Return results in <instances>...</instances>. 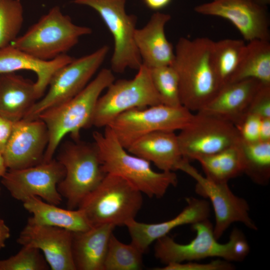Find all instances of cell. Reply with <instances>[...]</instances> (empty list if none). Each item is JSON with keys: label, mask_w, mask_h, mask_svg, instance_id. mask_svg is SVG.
<instances>
[{"label": "cell", "mask_w": 270, "mask_h": 270, "mask_svg": "<svg viewBox=\"0 0 270 270\" xmlns=\"http://www.w3.org/2000/svg\"><path fill=\"white\" fill-rule=\"evenodd\" d=\"M214 42L182 37L176 46L172 66L178 76L182 105L191 112L202 110L221 88L212 60Z\"/></svg>", "instance_id": "1"}, {"label": "cell", "mask_w": 270, "mask_h": 270, "mask_svg": "<svg viewBox=\"0 0 270 270\" xmlns=\"http://www.w3.org/2000/svg\"><path fill=\"white\" fill-rule=\"evenodd\" d=\"M114 80L112 70L103 68L74 98L45 110L38 116L46 124L48 133V142L42 162L54 158L65 136L70 134L74 140H78L80 130L92 126L96 102L102 92Z\"/></svg>", "instance_id": "2"}, {"label": "cell", "mask_w": 270, "mask_h": 270, "mask_svg": "<svg viewBox=\"0 0 270 270\" xmlns=\"http://www.w3.org/2000/svg\"><path fill=\"white\" fill-rule=\"evenodd\" d=\"M104 128V133L94 132L92 137L106 174L123 178L149 198H160L176 185L174 172L154 171L150 162L128 152L110 127Z\"/></svg>", "instance_id": "3"}, {"label": "cell", "mask_w": 270, "mask_h": 270, "mask_svg": "<svg viewBox=\"0 0 270 270\" xmlns=\"http://www.w3.org/2000/svg\"><path fill=\"white\" fill-rule=\"evenodd\" d=\"M196 236L189 243L181 244L168 235L156 241L154 256L166 264L218 257L228 262H240L250 252L244 233L237 228L232 231L228 241L220 244L216 238L208 219L192 224Z\"/></svg>", "instance_id": "4"}, {"label": "cell", "mask_w": 270, "mask_h": 270, "mask_svg": "<svg viewBox=\"0 0 270 270\" xmlns=\"http://www.w3.org/2000/svg\"><path fill=\"white\" fill-rule=\"evenodd\" d=\"M56 160L65 171L58 191L66 199L68 208L76 209L107 174L98 148L94 142H68L61 148Z\"/></svg>", "instance_id": "5"}, {"label": "cell", "mask_w": 270, "mask_h": 270, "mask_svg": "<svg viewBox=\"0 0 270 270\" xmlns=\"http://www.w3.org/2000/svg\"><path fill=\"white\" fill-rule=\"evenodd\" d=\"M142 194L123 178L107 174L78 208L84 212L92 226H126L135 219L141 208Z\"/></svg>", "instance_id": "6"}, {"label": "cell", "mask_w": 270, "mask_h": 270, "mask_svg": "<svg viewBox=\"0 0 270 270\" xmlns=\"http://www.w3.org/2000/svg\"><path fill=\"white\" fill-rule=\"evenodd\" d=\"M92 30L74 24L58 6L52 8L11 45L39 59L53 60L74 47Z\"/></svg>", "instance_id": "7"}, {"label": "cell", "mask_w": 270, "mask_h": 270, "mask_svg": "<svg viewBox=\"0 0 270 270\" xmlns=\"http://www.w3.org/2000/svg\"><path fill=\"white\" fill-rule=\"evenodd\" d=\"M98 98L92 125L105 128L121 114L135 108L162 104L152 82L150 70L142 64L130 80H115Z\"/></svg>", "instance_id": "8"}, {"label": "cell", "mask_w": 270, "mask_h": 270, "mask_svg": "<svg viewBox=\"0 0 270 270\" xmlns=\"http://www.w3.org/2000/svg\"><path fill=\"white\" fill-rule=\"evenodd\" d=\"M194 116L191 111L182 106L173 107L159 104L126 111L108 126L127 150L135 141L148 134L182 130L190 122Z\"/></svg>", "instance_id": "9"}, {"label": "cell", "mask_w": 270, "mask_h": 270, "mask_svg": "<svg viewBox=\"0 0 270 270\" xmlns=\"http://www.w3.org/2000/svg\"><path fill=\"white\" fill-rule=\"evenodd\" d=\"M109 52L104 45L92 53L74 58L59 68L52 76L46 93L38 100L23 119L38 118L45 110L74 98L90 82Z\"/></svg>", "instance_id": "10"}, {"label": "cell", "mask_w": 270, "mask_h": 270, "mask_svg": "<svg viewBox=\"0 0 270 270\" xmlns=\"http://www.w3.org/2000/svg\"><path fill=\"white\" fill-rule=\"evenodd\" d=\"M126 0H74L78 4L88 6L100 16L114 39L111 70L122 73L127 68L138 70L142 61L136 48L134 34L137 18L128 14Z\"/></svg>", "instance_id": "11"}, {"label": "cell", "mask_w": 270, "mask_h": 270, "mask_svg": "<svg viewBox=\"0 0 270 270\" xmlns=\"http://www.w3.org/2000/svg\"><path fill=\"white\" fill-rule=\"evenodd\" d=\"M177 137L182 157L189 162L220 152L240 140L234 124L200 112Z\"/></svg>", "instance_id": "12"}, {"label": "cell", "mask_w": 270, "mask_h": 270, "mask_svg": "<svg viewBox=\"0 0 270 270\" xmlns=\"http://www.w3.org/2000/svg\"><path fill=\"white\" fill-rule=\"evenodd\" d=\"M178 170L185 172L195 180V191L197 194L210 200L215 216L214 233L218 240L230 226L236 222H241L251 230L257 229L250 216L248 202L235 195L228 183H219L210 180L200 174L186 159L182 161Z\"/></svg>", "instance_id": "13"}, {"label": "cell", "mask_w": 270, "mask_h": 270, "mask_svg": "<svg viewBox=\"0 0 270 270\" xmlns=\"http://www.w3.org/2000/svg\"><path fill=\"white\" fill-rule=\"evenodd\" d=\"M64 174V166L53 158L26 168L8 169L0 182L10 196L18 201L23 202L30 197L36 196L58 206L62 197L58 191V185Z\"/></svg>", "instance_id": "14"}, {"label": "cell", "mask_w": 270, "mask_h": 270, "mask_svg": "<svg viewBox=\"0 0 270 270\" xmlns=\"http://www.w3.org/2000/svg\"><path fill=\"white\" fill-rule=\"evenodd\" d=\"M194 10L200 14L230 21L248 42L270 41V20L267 8L252 0H213L196 6Z\"/></svg>", "instance_id": "15"}, {"label": "cell", "mask_w": 270, "mask_h": 270, "mask_svg": "<svg viewBox=\"0 0 270 270\" xmlns=\"http://www.w3.org/2000/svg\"><path fill=\"white\" fill-rule=\"evenodd\" d=\"M48 142V128L40 119L14 122L2 154L8 169L24 168L42 162Z\"/></svg>", "instance_id": "16"}, {"label": "cell", "mask_w": 270, "mask_h": 270, "mask_svg": "<svg viewBox=\"0 0 270 270\" xmlns=\"http://www.w3.org/2000/svg\"><path fill=\"white\" fill-rule=\"evenodd\" d=\"M73 232L40 224L28 218L16 240L22 246L39 250L52 270H76L72 254Z\"/></svg>", "instance_id": "17"}, {"label": "cell", "mask_w": 270, "mask_h": 270, "mask_svg": "<svg viewBox=\"0 0 270 270\" xmlns=\"http://www.w3.org/2000/svg\"><path fill=\"white\" fill-rule=\"evenodd\" d=\"M187 205L174 218L159 223L138 222L136 219L126 226L131 238V243L143 254L157 240L168 234L173 229L182 225H192L208 219L210 208L208 201L194 197L186 200Z\"/></svg>", "instance_id": "18"}, {"label": "cell", "mask_w": 270, "mask_h": 270, "mask_svg": "<svg viewBox=\"0 0 270 270\" xmlns=\"http://www.w3.org/2000/svg\"><path fill=\"white\" fill-rule=\"evenodd\" d=\"M170 19L169 14L157 12L144 27L135 30L134 42L142 64L150 69L173 63L174 50L165 34Z\"/></svg>", "instance_id": "19"}, {"label": "cell", "mask_w": 270, "mask_h": 270, "mask_svg": "<svg viewBox=\"0 0 270 270\" xmlns=\"http://www.w3.org/2000/svg\"><path fill=\"white\" fill-rule=\"evenodd\" d=\"M262 84L254 78L226 84L198 112L224 119L236 125L246 114L254 96Z\"/></svg>", "instance_id": "20"}, {"label": "cell", "mask_w": 270, "mask_h": 270, "mask_svg": "<svg viewBox=\"0 0 270 270\" xmlns=\"http://www.w3.org/2000/svg\"><path fill=\"white\" fill-rule=\"evenodd\" d=\"M74 58L64 54L52 60H42L10 44L0 49V74L20 70L34 72L36 76L35 84L40 99L55 72Z\"/></svg>", "instance_id": "21"}, {"label": "cell", "mask_w": 270, "mask_h": 270, "mask_svg": "<svg viewBox=\"0 0 270 270\" xmlns=\"http://www.w3.org/2000/svg\"><path fill=\"white\" fill-rule=\"evenodd\" d=\"M127 150L152 162L163 172L178 170L184 159L174 132L158 131L146 134L135 141Z\"/></svg>", "instance_id": "22"}, {"label": "cell", "mask_w": 270, "mask_h": 270, "mask_svg": "<svg viewBox=\"0 0 270 270\" xmlns=\"http://www.w3.org/2000/svg\"><path fill=\"white\" fill-rule=\"evenodd\" d=\"M115 227L105 224L73 232L72 254L76 270H103L110 239Z\"/></svg>", "instance_id": "23"}, {"label": "cell", "mask_w": 270, "mask_h": 270, "mask_svg": "<svg viewBox=\"0 0 270 270\" xmlns=\"http://www.w3.org/2000/svg\"><path fill=\"white\" fill-rule=\"evenodd\" d=\"M38 100L35 82L14 72L0 74V116L18 121Z\"/></svg>", "instance_id": "24"}, {"label": "cell", "mask_w": 270, "mask_h": 270, "mask_svg": "<svg viewBox=\"0 0 270 270\" xmlns=\"http://www.w3.org/2000/svg\"><path fill=\"white\" fill-rule=\"evenodd\" d=\"M22 202L24 208L32 214L30 218L36 223L74 232L85 231L92 227L79 208H62L36 196L30 197Z\"/></svg>", "instance_id": "25"}, {"label": "cell", "mask_w": 270, "mask_h": 270, "mask_svg": "<svg viewBox=\"0 0 270 270\" xmlns=\"http://www.w3.org/2000/svg\"><path fill=\"white\" fill-rule=\"evenodd\" d=\"M248 78L270 84V41L256 40L248 42L240 64L227 84Z\"/></svg>", "instance_id": "26"}, {"label": "cell", "mask_w": 270, "mask_h": 270, "mask_svg": "<svg viewBox=\"0 0 270 270\" xmlns=\"http://www.w3.org/2000/svg\"><path fill=\"white\" fill-rule=\"evenodd\" d=\"M238 142L218 152L196 160L201 165L206 178L216 182L228 183L230 179L243 173Z\"/></svg>", "instance_id": "27"}, {"label": "cell", "mask_w": 270, "mask_h": 270, "mask_svg": "<svg viewBox=\"0 0 270 270\" xmlns=\"http://www.w3.org/2000/svg\"><path fill=\"white\" fill-rule=\"evenodd\" d=\"M243 173L254 183L264 186L270 180V142H238Z\"/></svg>", "instance_id": "28"}, {"label": "cell", "mask_w": 270, "mask_h": 270, "mask_svg": "<svg viewBox=\"0 0 270 270\" xmlns=\"http://www.w3.org/2000/svg\"><path fill=\"white\" fill-rule=\"evenodd\" d=\"M246 45L241 40L226 38L214 42L212 60L221 87L228 83L236 70Z\"/></svg>", "instance_id": "29"}, {"label": "cell", "mask_w": 270, "mask_h": 270, "mask_svg": "<svg viewBox=\"0 0 270 270\" xmlns=\"http://www.w3.org/2000/svg\"><path fill=\"white\" fill-rule=\"evenodd\" d=\"M143 253L131 242L124 244L112 234L110 239L103 270H140Z\"/></svg>", "instance_id": "30"}, {"label": "cell", "mask_w": 270, "mask_h": 270, "mask_svg": "<svg viewBox=\"0 0 270 270\" xmlns=\"http://www.w3.org/2000/svg\"><path fill=\"white\" fill-rule=\"evenodd\" d=\"M24 22V9L20 0H0V49L18 37Z\"/></svg>", "instance_id": "31"}, {"label": "cell", "mask_w": 270, "mask_h": 270, "mask_svg": "<svg viewBox=\"0 0 270 270\" xmlns=\"http://www.w3.org/2000/svg\"><path fill=\"white\" fill-rule=\"evenodd\" d=\"M150 70L153 84L162 104L173 107L182 106L178 76L173 66H165Z\"/></svg>", "instance_id": "32"}, {"label": "cell", "mask_w": 270, "mask_h": 270, "mask_svg": "<svg viewBox=\"0 0 270 270\" xmlns=\"http://www.w3.org/2000/svg\"><path fill=\"white\" fill-rule=\"evenodd\" d=\"M50 267L40 251L24 246L16 254L0 260V270H47Z\"/></svg>", "instance_id": "33"}, {"label": "cell", "mask_w": 270, "mask_h": 270, "mask_svg": "<svg viewBox=\"0 0 270 270\" xmlns=\"http://www.w3.org/2000/svg\"><path fill=\"white\" fill-rule=\"evenodd\" d=\"M234 266L230 262L225 260H215L208 263L200 264L188 262L170 263L162 268H156L154 270H232Z\"/></svg>", "instance_id": "34"}, {"label": "cell", "mask_w": 270, "mask_h": 270, "mask_svg": "<svg viewBox=\"0 0 270 270\" xmlns=\"http://www.w3.org/2000/svg\"><path fill=\"white\" fill-rule=\"evenodd\" d=\"M262 118L252 114H246L235 126L242 140L252 142L260 140Z\"/></svg>", "instance_id": "35"}, {"label": "cell", "mask_w": 270, "mask_h": 270, "mask_svg": "<svg viewBox=\"0 0 270 270\" xmlns=\"http://www.w3.org/2000/svg\"><path fill=\"white\" fill-rule=\"evenodd\" d=\"M248 113L261 118H270V84H262L248 108Z\"/></svg>", "instance_id": "36"}, {"label": "cell", "mask_w": 270, "mask_h": 270, "mask_svg": "<svg viewBox=\"0 0 270 270\" xmlns=\"http://www.w3.org/2000/svg\"><path fill=\"white\" fill-rule=\"evenodd\" d=\"M14 122L0 116V152L2 154L11 135Z\"/></svg>", "instance_id": "37"}, {"label": "cell", "mask_w": 270, "mask_h": 270, "mask_svg": "<svg viewBox=\"0 0 270 270\" xmlns=\"http://www.w3.org/2000/svg\"><path fill=\"white\" fill-rule=\"evenodd\" d=\"M260 140L270 142V118H264L261 120Z\"/></svg>", "instance_id": "38"}, {"label": "cell", "mask_w": 270, "mask_h": 270, "mask_svg": "<svg viewBox=\"0 0 270 270\" xmlns=\"http://www.w3.org/2000/svg\"><path fill=\"white\" fill-rule=\"evenodd\" d=\"M146 6L154 10H158L167 6L172 0H143Z\"/></svg>", "instance_id": "39"}, {"label": "cell", "mask_w": 270, "mask_h": 270, "mask_svg": "<svg viewBox=\"0 0 270 270\" xmlns=\"http://www.w3.org/2000/svg\"><path fill=\"white\" fill-rule=\"evenodd\" d=\"M10 236L9 227L6 224L4 220L0 222V250L6 245V241Z\"/></svg>", "instance_id": "40"}, {"label": "cell", "mask_w": 270, "mask_h": 270, "mask_svg": "<svg viewBox=\"0 0 270 270\" xmlns=\"http://www.w3.org/2000/svg\"><path fill=\"white\" fill-rule=\"evenodd\" d=\"M8 170L2 154L0 152V179L3 176ZM1 188L0 186V194Z\"/></svg>", "instance_id": "41"}, {"label": "cell", "mask_w": 270, "mask_h": 270, "mask_svg": "<svg viewBox=\"0 0 270 270\" xmlns=\"http://www.w3.org/2000/svg\"><path fill=\"white\" fill-rule=\"evenodd\" d=\"M254 3L262 6L267 8L270 4V0H252Z\"/></svg>", "instance_id": "42"}, {"label": "cell", "mask_w": 270, "mask_h": 270, "mask_svg": "<svg viewBox=\"0 0 270 270\" xmlns=\"http://www.w3.org/2000/svg\"><path fill=\"white\" fill-rule=\"evenodd\" d=\"M4 220L2 218H0V222Z\"/></svg>", "instance_id": "43"}]
</instances>
